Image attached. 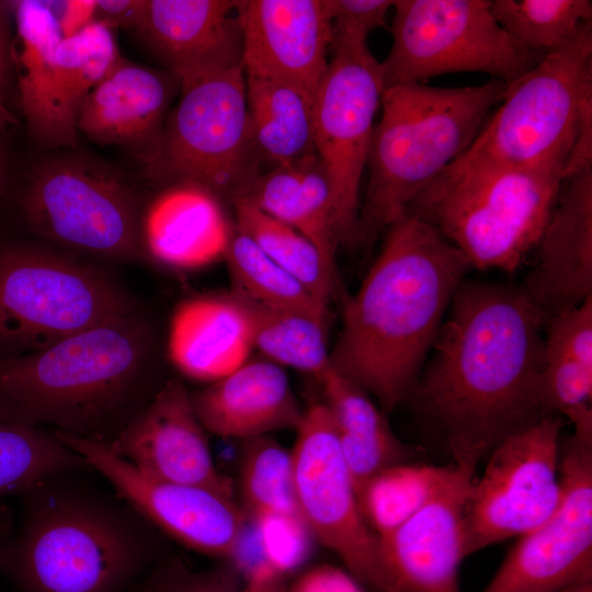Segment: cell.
Wrapping results in <instances>:
<instances>
[{
  "mask_svg": "<svg viewBox=\"0 0 592 592\" xmlns=\"http://www.w3.org/2000/svg\"><path fill=\"white\" fill-rule=\"evenodd\" d=\"M546 318L521 286L465 280L409 400L454 463L476 468L549 417L540 398Z\"/></svg>",
  "mask_w": 592,
  "mask_h": 592,
  "instance_id": "obj_1",
  "label": "cell"
},
{
  "mask_svg": "<svg viewBox=\"0 0 592 592\" xmlns=\"http://www.w3.org/2000/svg\"><path fill=\"white\" fill-rule=\"evenodd\" d=\"M471 264L434 227L406 213L346 298L331 366L388 414L406 401Z\"/></svg>",
  "mask_w": 592,
  "mask_h": 592,
  "instance_id": "obj_2",
  "label": "cell"
},
{
  "mask_svg": "<svg viewBox=\"0 0 592 592\" xmlns=\"http://www.w3.org/2000/svg\"><path fill=\"white\" fill-rule=\"evenodd\" d=\"M82 474L22 492L19 525L0 534V576L19 592H127L164 558L162 534Z\"/></svg>",
  "mask_w": 592,
  "mask_h": 592,
  "instance_id": "obj_3",
  "label": "cell"
},
{
  "mask_svg": "<svg viewBox=\"0 0 592 592\" xmlns=\"http://www.w3.org/2000/svg\"><path fill=\"white\" fill-rule=\"evenodd\" d=\"M157 360L141 311L37 352L0 356V418L109 444L163 384Z\"/></svg>",
  "mask_w": 592,
  "mask_h": 592,
  "instance_id": "obj_4",
  "label": "cell"
},
{
  "mask_svg": "<svg viewBox=\"0 0 592 592\" xmlns=\"http://www.w3.org/2000/svg\"><path fill=\"white\" fill-rule=\"evenodd\" d=\"M506 83L470 87L411 82L386 87L374 126L356 244L372 243L407 213L412 201L473 144Z\"/></svg>",
  "mask_w": 592,
  "mask_h": 592,
  "instance_id": "obj_5",
  "label": "cell"
},
{
  "mask_svg": "<svg viewBox=\"0 0 592 592\" xmlns=\"http://www.w3.org/2000/svg\"><path fill=\"white\" fill-rule=\"evenodd\" d=\"M499 104L463 156L562 181L592 169V23L508 83Z\"/></svg>",
  "mask_w": 592,
  "mask_h": 592,
  "instance_id": "obj_6",
  "label": "cell"
},
{
  "mask_svg": "<svg viewBox=\"0 0 592 592\" xmlns=\"http://www.w3.org/2000/svg\"><path fill=\"white\" fill-rule=\"evenodd\" d=\"M562 182L550 173L462 155L407 213L434 227L473 269L510 273L534 250Z\"/></svg>",
  "mask_w": 592,
  "mask_h": 592,
  "instance_id": "obj_7",
  "label": "cell"
},
{
  "mask_svg": "<svg viewBox=\"0 0 592 592\" xmlns=\"http://www.w3.org/2000/svg\"><path fill=\"white\" fill-rule=\"evenodd\" d=\"M140 311L103 264L48 243L0 246V353L23 355Z\"/></svg>",
  "mask_w": 592,
  "mask_h": 592,
  "instance_id": "obj_8",
  "label": "cell"
},
{
  "mask_svg": "<svg viewBox=\"0 0 592 592\" xmlns=\"http://www.w3.org/2000/svg\"><path fill=\"white\" fill-rule=\"evenodd\" d=\"M149 181L198 185L224 203L241 200L262 174L252 140L242 67L181 89L153 145L139 156Z\"/></svg>",
  "mask_w": 592,
  "mask_h": 592,
  "instance_id": "obj_9",
  "label": "cell"
},
{
  "mask_svg": "<svg viewBox=\"0 0 592 592\" xmlns=\"http://www.w3.org/2000/svg\"><path fill=\"white\" fill-rule=\"evenodd\" d=\"M21 210L48 244L98 263L144 258L137 195L110 164L78 152L37 162L27 175Z\"/></svg>",
  "mask_w": 592,
  "mask_h": 592,
  "instance_id": "obj_10",
  "label": "cell"
},
{
  "mask_svg": "<svg viewBox=\"0 0 592 592\" xmlns=\"http://www.w3.org/2000/svg\"><path fill=\"white\" fill-rule=\"evenodd\" d=\"M392 10V43L380 62L385 88L455 72L508 84L544 57L511 38L490 0H396Z\"/></svg>",
  "mask_w": 592,
  "mask_h": 592,
  "instance_id": "obj_11",
  "label": "cell"
},
{
  "mask_svg": "<svg viewBox=\"0 0 592 592\" xmlns=\"http://www.w3.org/2000/svg\"><path fill=\"white\" fill-rule=\"evenodd\" d=\"M563 420L549 415L513 434L487 457L474 480L465 511L467 556L544 523L561 498L560 432Z\"/></svg>",
  "mask_w": 592,
  "mask_h": 592,
  "instance_id": "obj_12",
  "label": "cell"
},
{
  "mask_svg": "<svg viewBox=\"0 0 592 592\" xmlns=\"http://www.w3.org/2000/svg\"><path fill=\"white\" fill-rule=\"evenodd\" d=\"M292 453L298 510L309 532L374 592H390L326 405L304 410Z\"/></svg>",
  "mask_w": 592,
  "mask_h": 592,
  "instance_id": "obj_13",
  "label": "cell"
},
{
  "mask_svg": "<svg viewBox=\"0 0 592 592\" xmlns=\"http://www.w3.org/2000/svg\"><path fill=\"white\" fill-rule=\"evenodd\" d=\"M384 90L382 64L367 46L332 53L315 95V150L332 189L340 244H356L360 185Z\"/></svg>",
  "mask_w": 592,
  "mask_h": 592,
  "instance_id": "obj_14",
  "label": "cell"
},
{
  "mask_svg": "<svg viewBox=\"0 0 592 592\" xmlns=\"http://www.w3.org/2000/svg\"><path fill=\"white\" fill-rule=\"evenodd\" d=\"M53 432L162 535L198 554L236 562L247 534V516L235 497L149 477L105 442Z\"/></svg>",
  "mask_w": 592,
  "mask_h": 592,
  "instance_id": "obj_15",
  "label": "cell"
},
{
  "mask_svg": "<svg viewBox=\"0 0 592 592\" xmlns=\"http://www.w3.org/2000/svg\"><path fill=\"white\" fill-rule=\"evenodd\" d=\"M561 498L554 513L521 536L480 592H560L592 581V439L560 444Z\"/></svg>",
  "mask_w": 592,
  "mask_h": 592,
  "instance_id": "obj_16",
  "label": "cell"
},
{
  "mask_svg": "<svg viewBox=\"0 0 592 592\" xmlns=\"http://www.w3.org/2000/svg\"><path fill=\"white\" fill-rule=\"evenodd\" d=\"M453 464L444 483L411 517L377 537L390 592H462L465 511L476 468Z\"/></svg>",
  "mask_w": 592,
  "mask_h": 592,
  "instance_id": "obj_17",
  "label": "cell"
},
{
  "mask_svg": "<svg viewBox=\"0 0 592 592\" xmlns=\"http://www.w3.org/2000/svg\"><path fill=\"white\" fill-rule=\"evenodd\" d=\"M205 431L190 392L172 377L109 446L149 477L235 497L232 480L217 468Z\"/></svg>",
  "mask_w": 592,
  "mask_h": 592,
  "instance_id": "obj_18",
  "label": "cell"
},
{
  "mask_svg": "<svg viewBox=\"0 0 592 592\" xmlns=\"http://www.w3.org/2000/svg\"><path fill=\"white\" fill-rule=\"evenodd\" d=\"M247 76L281 79L314 96L328 69V0H237Z\"/></svg>",
  "mask_w": 592,
  "mask_h": 592,
  "instance_id": "obj_19",
  "label": "cell"
},
{
  "mask_svg": "<svg viewBox=\"0 0 592 592\" xmlns=\"http://www.w3.org/2000/svg\"><path fill=\"white\" fill-rule=\"evenodd\" d=\"M237 0H145L132 30L181 89L242 67Z\"/></svg>",
  "mask_w": 592,
  "mask_h": 592,
  "instance_id": "obj_20",
  "label": "cell"
},
{
  "mask_svg": "<svg viewBox=\"0 0 592 592\" xmlns=\"http://www.w3.org/2000/svg\"><path fill=\"white\" fill-rule=\"evenodd\" d=\"M522 287L546 321L592 297V169L562 182Z\"/></svg>",
  "mask_w": 592,
  "mask_h": 592,
  "instance_id": "obj_21",
  "label": "cell"
},
{
  "mask_svg": "<svg viewBox=\"0 0 592 592\" xmlns=\"http://www.w3.org/2000/svg\"><path fill=\"white\" fill-rule=\"evenodd\" d=\"M14 19L13 70L30 136L49 149L72 148L79 132L64 107L56 49L64 38L46 1H11Z\"/></svg>",
  "mask_w": 592,
  "mask_h": 592,
  "instance_id": "obj_22",
  "label": "cell"
},
{
  "mask_svg": "<svg viewBox=\"0 0 592 592\" xmlns=\"http://www.w3.org/2000/svg\"><path fill=\"white\" fill-rule=\"evenodd\" d=\"M224 202L191 183L162 186L141 213L143 249L175 270H197L225 258L234 229Z\"/></svg>",
  "mask_w": 592,
  "mask_h": 592,
  "instance_id": "obj_23",
  "label": "cell"
},
{
  "mask_svg": "<svg viewBox=\"0 0 592 592\" xmlns=\"http://www.w3.org/2000/svg\"><path fill=\"white\" fill-rule=\"evenodd\" d=\"M190 396L204 429L223 437L297 429L304 413L283 367L266 358L248 360Z\"/></svg>",
  "mask_w": 592,
  "mask_h": 592,
  "instance_id": "obj_24",
  "label": "cell"
},
{
  "mask_svg": "<svg viewBox=\"0 0 592 592\" xmlns=\"http://www.w3.org/2000/svg\"><path fill=\"white\" fill-rule=\"evenodd\" d=\"M171 94L169 76L119 56L86 99L77 129L99 145L128 147L140 156L157 140Z\"/></svg>",
  "mask_w": 592,
  "mask_h": 592,
  "instance_id": "obj_25",
  "label": "cell"
},
{
  "mask_svg": "<svg viewBox=\"0 0 592 592\" xmlns=\"http://www.w3.org/2000/svg\"><path fill=\"white\" fill-rule=\"evenodd\" d=\"M251 350L249 316L232 294L197 295L175 307L168 355L184 376L213 383L246 363Z\"/></svg>",
  "mask_w": 592,
  "mask_h": 592,
  "instance_id": "obj_26",
  "label": "cell"
},
{
  "mask_svg": "<svg viewBox=\"0 0 592 592\" xmlns=\"http://www.w3.org/2000/svg\"><path fill=\"white\" fill-rule=\"evenodd\" d=\"M239 201L303 234L335 266L340 240L333 194L317 153L262 172Z\"/></svg>",
  "mask_w": 592,
  "mask_h": 592,
  "instance_id": "obj_27",
  "label": "cell"
},
{
  "mask_svg": "<svg viewBox=\"0 0 592 592\" xmlns=\"http://www.w3.org/2000/svg\"><path fill=\"white\" fill-rule=\"evenodd\" d=\"M318 382L356 496L380 470L409 463L414 451L392 432L386 414L361 387L330 366Z\"/></svg>",
  "mask_w": 592,
  "mask_h": 592,
  "instance_id": "obj_28",
  "label": "cell"
},
{
  "mask_svg": "<svg viewBox=\"0 0 592 592\" xmlns=\"http://www.w3.org/2000/svg\"><path fill=\"white\" fill-rule=\"evenodd\" d=\"M244 78L249 127L262 164L288 166L316 153L315 96L289 81Z\"/></svg>",
  "mask_w": 592,
  "mask_h": 592,
  "instance_id": "obj_29",
  "label": "cell"
},
{
  "mask_svg": "<svg viewBox=\"0 0 592 592\" xmlns=\"http://www.w3.org/2000/svg\"><path fill=\"white\" fill-rule=\"evenodd\" d=\"M540 398L548 415L592 410V297L546 321Z\"/></svg>",
  "mask_w": 592,
  "mask_h": 592,
  "instance_id": "obj_30",
  "label": "cell"
},
{
  "mask_svg": "<svg viewBox=\"0 0 592 592\" xmlns=\"http://www.w3.org/2000/svg\"><path fill=\"white\" fill-rule=\"evenodd\" d=\"M239 300L249 316L253 349L266 360L311 374L317 379L331 366L327 317Z\"/></svg>",
  "mask_w": 592,
  "mask_h": 592,
  "instance_id": "obj_31",
  "label": "cell"
},
{
  "mask_svg": "<svg viewBox=\"0 0 592 592\" xmlns=\"http://www.w3.org/2000/svg\"><path fill=\"white\" fill-rule=\"evenodd\" d=\"M232 206L235 227L328 307L335 289V266L317 246L296 229L244 201H236Z\"/></svg>",
  "mask_w": 592,
  "mask_h": 592,
  "instance_id": "obj_32",
  "label": "cell"
},
{
  "mask_svg": "<svg viewBox=\"0 0 592 592\" xmlns=\"http://www.w3.org/2000/svg\"><path fill=\"white\" fill-rule=\"evenodd\" d=\"M92 471L52 430L0 418V497L48 476Z\"/></svg>",
  "mask_w": 592,
  "mask_h": 592,
  "instance_id": "obj_33",
  "label": "cell"
},
{
  "mask_svg": "<svg viewBox=\"0 0 592 592\" xmlns=\"http://www.w3.org/2000/svg\"><path fill=\"white\" fill-rule=\"evenodd\" d=\"M454 464L434 466L402 463L373 476L358 491L362 515L382 537L411 517L444 483Z\"/></svg>",
  "mask_w": 592,
  "mask_h": 592,
  "instance_id": "obj_34",
  "label": "cell"
},
{
  "mask_svg": "<svg viewBox=\"0 0 592 592\" xmlns=\"http://www.w3.org/2000/svg\"><path fill=\"white\" fill-rule=\"evenodd\" d=\"M237 298L267 308L295 309L328 316L294 276L269 258L246 234L235 227L225 254Z\"/></svg>",
  "mask_w": 592,
  "mask_h": 592,
  "instance_id": "obj_35",
  "label": "cell"
},
{
  "mask_svg": "<svg viewBox=\"0 0 592 592\" xmlns=\"http://www.w3.org/2000/svg\"><path fill=\"white\" fill-rule=\"evenodd\" d=\"M239 475L247 517L253 522L275 516L301 517L292 453L277 441L267 435L246 440Z\"/></svg>",
  "mask_w": 592,
  "mask_h": 592,
  "instance_id": "obj_36",
  "label": "cell"
},
{
  "mask_svg": "<svg viewBox=\"0 0 592 592\" xmlns=\"http://www.w3.org/2000/svg\"><path fill=\"white\" fill-rule=\"evenodd\" d=\"M500 26L525 49L545 56L592 23L590 0H491Z\"/></svg>",
  "mask_w": 592,
  "mask_h": 592,
  "instance_id": "obj_37",
  "label": "cell"
},
{
  "mask_svg": "<svg viewBox=\"0 0 592 592\" xmlns=\"http://www.w3.org/2000/svg\"><path fill=\"white\" fill-rule=\"evenodd\" d=\"M118 58L113 30L100 21L60 41L56 49L58 88L66 113L76 125L86 99Z\"/></svg>",
  "mask_w": 592,
  "mask_h": 592,
  "instance_id": "obj_38",
  "label": "cell"
},
{
  "mask_svg": "<svg viewBox=\"0 0 592 592\" xmlns=\"http://www.w3.org/2000/svg\"><path fill=\"white\" fill-rule=\"evenodd\" d=\"M133 592H243V583L239 567L231 561L195 570L180 557H164L137 581Z\"/></svg>",
  "mask_w": 592,
  "mask_h": 592,
  "instance_id": "obj_39",
  "label": "cell"
},
{
  "mask_svg": "<svg viewBox=\"0 0 592 592\" xmlns=\"http://www.w3.org/2000/svg\"><path fill=\"white\" fill-rule=\"evenodd\" d=\"M394 2L328 0L331 27L330 54L367 47L368 35L386 25Z\"/></svg>",
  "mask_w": 592,
  "mask_h": 592,
  "instance_id": "obj_40",
  "label": "cell"
},
{
  "mask_svg": "<svg viewBox=\"0 0 592 592\" xmlns=\"http://www.w3.org/2000/svg\"><path fill=\"white\" fill-rule=\"evenodd\" d=\"M266 560L285 576L307 557L308 534L301 517L275 516L254 522Z\"/></svg>",
  "mask_w": 592,
  "mask_h": 592,
  "instance_id": "obj_41",
  "label": "cell"
},
{
  "mask_svg": "<svg viewBox=\"0 0 592 592\" xmlns=\"http://www.w3.org/2000/svg\"><path fill=\"white\" fill-rule=\"evenodd\" d=\"M285 592H368L348 569L319 563L301 571Z\"/></svg>",
  "mask_w": 592,
  "mask_h": 592,
  "instance_id": "obj_42",
  "label": "cell"
},
{
  "mask_svg": "<svg viewBox=\"0 0 592 592\" xmlns=\"http://www.w3.org/2000/svg\"><path fill=\"white\" fill-rule=\"evenodd\" d=\"M13 10L11 1H0V140H4L18 119L8 106V92L13 70Z\"/></svg>",
  "mask_w": 592,
  "mask_h": 592,
  "instance_id": "obj_43",
  "label": "cell"
},
{
  "mask_svg": "<svg viewBox=\"0 0 592 592\" xmlns=\"http://www.w3.org/2000/svg\"><path fill=\"white\" fill-rule=\"evenodd\" d=\"M61 31L67 38L94 21L96 0L46 1Z\"/></svg>",
  "mask_w": 592,
  "mask_h": 592,
  "instance_id": "obj_44",
  "label": "cell"
},
{
  "mask_svg": "<svg viewBox=\"0 0 592 592\" xmlns=\"http://www.w3.org/2000/svg\"><path fill=\"white\" fill-rule=\"evenodd\" d=\"M145 0H96L95 21L111 27L133 30L141 14Z\"/></svg>",
  "mask_w": 592,
  "mask_h": 592,
  "instance_id": "obj_45",
  "label": "cell"
},
{
  "mask_svg": "<svg viewBox=\"0 0 592 592\" xmlns=\"http://www.w3.org/2000/svg\"><path fill=\"white\" fill-rule=\"evenodd\" d=\"M286 576L266 560H260L248 571L243 592H285Z\"/></svg>",
  "mask_w": 592,
  "mask_h": 592,
  "instance_id": "obj_46",
  "label": "cell"
},
{
  "mask_svg": "<svg viewBox=\"0 0 592 592\" xmlns=\"http://www.w3.org/2000/svg\"><path fill=\"white\" fill-rule=\"evenodd\" d=\"M8 152L4 140H0V196L3 194L8 177Z\"/></svg>",
  "mask_w": 592,
  "mask_h": 592,
  "instance_id": "obj_47",
  "label": "cell"
},
{
  "mask_svg": "<svg viewBox=\"0 0 592 592\" xmlns=\"http://www.w3.org/2000/svg\"><path fill=\"white\" fill-rule=\"evenodd\" d=\"M560 592H592V581L570 585Z\"/></svg>",
  "mask_w": 592,
  "mask_h": 592,
  "instance_id": "obj_48",
  "label": "cell"
}]
</instances>
